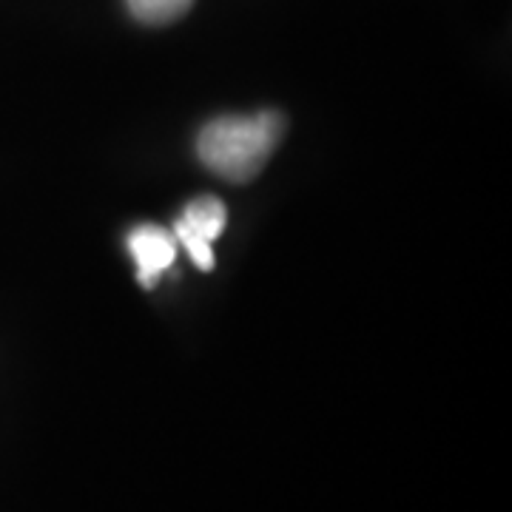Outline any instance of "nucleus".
<instances>
[{
	"label": "nucleus",
	"mask_w": 512,
	"mask_h": 512,
	"mask_svg": "<svg viewBox=\"0 0 512 512\" xmlns=\"http://www.w3.org/2000/svg\"><path fill=\"white\" fill-rule=\"evenodd\" d=\"M285 120L276 111L217 117L197 137V154L208 171L228 183H251L282 140Z\"/></svg>",
	"instance_id": "1"
},
{
	"label": "nucleus",
	"mask_w": 512,
	"mask_h": 512,
	"mask_svg": "<svg viewBox=\"0 0 512 512\" xmlns=\"http://www.w3.org/2000/svg\"><path fill=\"white\" fill-rule=\"evenodd\" d=\"M228 211L217 197H197L188 202L183 217L174 222V239L177 245H183L185 254L191 256V262L200 271H214L217 259H214V239L225 231Z\"/></svg>",
	"instance_id": "2"
},
{
	"label": "nucleus",
	"mask_w": 512,
	"mask_h": 512,
	"mask_svg": "<svg viewBox=\"0 0 512 512\" xmlns=\"http://www.w3.org/2000/svg\"><path fill=\"white\" fill-rule=\"evenodd\" d=\"M128 254L137 265V279L143 288H154L157 279L177 259V239L160 225H140L128 234Z\"/></svg>",
	"instance_id": "3"
},
{
	"label": "nucleus",
	"mask_w": 512,
	"mask_h": 512,
	"mask_svg": "<svg viewBox=\"0 0 512 512\" xmlns=\"http://www.w3.org/2000/svg\"><path fill=\"white\" fill-rule=\"evenodd\" d=\"M126 6L140 23L165 26L171 20L183 18L185 12L194 6V0H126Z\"/></svg>",
	"instance_id": "4"
}]
</instances>
